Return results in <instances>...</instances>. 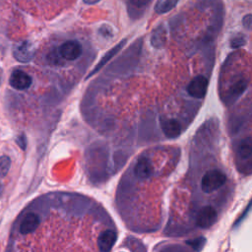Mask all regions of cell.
<instances>
[{"label": "cell", "instance_id": "6da1fadb", "mask_svg": "<svg viewBox=\"0 0 252 252\" xmlns=\"http://www.w3.org/2000/svg\"><path fill=\"white\" fill-rule=\"evenodd\" d=\"M226 181L225 174L219 169H211L207 171L201 180V188L205 193H212L221 187Z\"/></svg>", "mask_w": 252, "mask_h": 252}, {"label": "cell", "instance_id": "7a4b0ae2", "mask_svg": "<svg viewBox=\"0 0 252 252\" xmlns=\"http://www.w3.org/2000/svg\"><path fill=\"white\" fill-rule=\"evenodd\" d=\"M35 54V48L33 44L29 40L21 41L17 44H15L13 48V55L16 60L28 63L32 61V59L34 57Z\"/></svg>", "mask_w": 252, "mask_h": 252}, {"label": "cell", "instance_id": "3957f363", "mask_svg": "<svg viewBox=\"0 0 252 252\" xmlns=\"http://www.w3.org/2000/svg\"><path fill=\"white\" fill-rule=\"evenodd\" d=\"M83 48L78 40H67L63 42L59 47V55L69 61L76 60L82 54Z\"/></svg>", "mask_w": 252, "mask_h": 252}, {"label": "cell", "instance_id": "277c9868", "mask_svg": "<svg viewBox=\"0 0 252 252\" xmlns=\"http://www.w3.org/2000/svg\"><path fill=\"white\" fill-rule=\"evenodd\" d=\"M208 84H209L208 79L205 76L203 75L196 76L188 84L187 93L195 98H202L207 94Z\"/></svg>", "mask_w": 252, "mask_h": 252}, {"label": "cell", "instance_id": "5b68a950", "mask_svg": "<svg viewBox=\"0 0 252 252\" xmlns=\"http://www.w3.org/2000/svg\"><path fill=\"white\" fill-rule=\"evenodd\" d=\"M217 217L218 214L214 207L205 206L199 211L196 218V223L202 228H209L216 222Z\"/></svg>", "mask_w": 252, "mask_h": 252}, {"label": "cell", "instance_id": "8992f818", "mask_svg": "<svg viewBox=\"0 0 252 252\" xmlns=\"http://www.w3.org/2000/svg\"><path fill=\"white\" fill-rule=\"evenodd\" d=\"M9 83L11 87H13L14 89L23 91L31 87L32 83V79L28 73L22 70H15L10 76Z\"/></svg>", "mask_w": 252, "mask_h": 252}, {"label": "cell", "instance_id": "52a82bcc", "mask_svg": "<svg viewBox=\"0 0 252 252\" xmlns=\"http://www.w3.org/2000/svg\"><path fill=\"white\" fill-rule=\"evenodd\" d=\"M117 239V234L113 229H106L102 231L97 238V245L100 251L108 252L114 245Z\"/></svg>", "mask_w": 252, "mask_h": 252}, {"label": "cell", "instance_id": "ba28073f", "mask_svg": "<svg viewBox=\"0 0 252 252\" xmlns=\"http://www.w3.org/2000/svg\"><path fill=\"white\" fill-rule=\"evenodd\" d=\"M160 127L163 134L169 138H177L181 133V126L176 119L168 118V119H161L160 120Z\"/></svg>", "mask_w": 252, "mask_h": 252}, {"label": "cell", "instance_id": "9c48e42d", "mask_svg": "<svg viewBox=\"0 0 252 252\" xmlns=\"http://www.w3.org/2000/svg\"><path fill=\"white\" fill-rule=\"evenodd\" d=\"M153 166L150 159L146 157H141L138 158L134 166V174L140 179H146L152 175Z\"/></svg>", "mask_w": 252, "mask_h": 252}, {"label": "cell", "instance_id": "30bf717a", "mask_svg": "<svg viewBox=\"0 0 252 252\" xmlns=\"http://www.w3.org/2000/svg\"><path fill=\"white\" fill-rule=\"evenodd\" d=\"M167 41V33L163 25H159L155 28L152 32L150 42L153 47L157 49H161L165 46Z\"/></svg>", "mask_w": 252, "mask_h": 252}, {"label": "cell", "instance_id": "8fae6325", "mask_svg": "<svg viewBox=\"0 0 252 252\" xmlns=\"http://www.w3.org/2000/svg\"><path fill=\"white\" fill-rule=\"evenodd\" d=\"M126 42H127V40H126V38H124L123 40H121L120 42H118L116 45H114L111 49H109V50L101 57V59L98 61V63L96 64V66L93 69V71L90 73V75H89L88 77H91V76H93L94 74H95L96 72H98L111 58H113V57L122 49V47L126 44Z\"/></svg>", "mask_w": 252, "mask_h": 252}, {"label": "cell", "instance_id": "7c38bea8", "mask_svg": "<svg viewBox=\"0 0 252 252\" xmlns=\"http://www.w3.org/2000/svg\"><path fill=\"white\" fill-rule=\"evenodd\" d=\"M39 224V218L35 213H28L25 215L20 225V232L28 234L34 231Z\"/></svg>", "mask_w": 252, "mask_h": 252}, {"label": "cell", "instance_id": "4fadbf2b", "mask_svg": "<svg viewBox=\"0 0 252 252\" xmlns=\"http://www.w3.org/2000/svg\"><path fill=\"white\" fill-rule=\"evenodd\" d=\"M248 81L245 78H240L237 81H235L232 86L229 88L227 94H226V99L228 101H234L236 100L247 89Z\"/></svg>", "mask_w": 252, "mask_h": 252}, {"label": "cell", "instance_id": "5bb4252c", "mask_svg": "<svg viewBox=\"0 0 252 252\" xmlns=\"http://www.w3.org/2000/svg\"><path fill=\"white\" fill-rule=\"evenodd\" d=\"M237 155L245 159L252 155V138L245 137L243 138L237 146Z\"/></svg>", "mask_w": 252, "mask_h": 252}, {"label": "cell", "instance_id": "9a60e30c", "mask_svg": "<svg viewBox=\"0 0 252 252\" xmlns=\"http://www.w3.org/2000/svg\"><path fill=\"white\" fill-rule=\"evenodd\" d=\"M179 0H158L156 5H155V12L157 14H165L172 10Z\"/></svg>", "mask_w": 252, "mask_h": 252}, {"label": "cell", "instance_id": "2e32d148", "mask_svg": "<svg viewBox=\"0 0 252 252\" xmlns=\"http://www.w3.org/2000/svg\"><path fill=\"white\" fill-rule=\"evenodd\" d=\"M152 0H128V7L129 10L131 9V14L134 13V11L138 10H144L149 6Z\"/></svg>", "mask_w": 252, "mask_h": 252}, {"label": "cell", "instance_id": "e0dca14e", "mask_svg": "<svg viewBox=\"0 0 252 252\" xmlns=\"http://www.w3.org/2000/svg\"><path fill=\"white\" fill-rule=\"evenodd\" d=\"M11 166L10 158L7 156L0 157V178H3L9 171Z\"/></svg>", "mask_w": 252, "mask_h": 252}, {"label": "cell", "instance_id": "ac0fdd59", "mask_svg": "<svg viewBox=\"0 0 252 252\" xmlns=\"http://www.w3.org/2000/svg\"><path fill=\"white\" fill-rule=\"evenodd\" d=\"M245 44H246V37L242 33H238L230 39V47L231 48H234V49L239 48V47L244 46Z\"/></svg>", "mask_w": 252, "mask_h": 252}, {"label": "cell", "instance_id": "d6986e66", "mask_svg": "<svg viewBox=\"0 0 252 252\" xmlns=\"http://www.w3.org/2000/svg\"><path fill=\"white\" fill-rule=\"evenodd\" d=\"M205 243H206L205 237H198V238L188 241V244L196 251H200L203 248V246L205 245Z\"/></svg>", "mask_w": 252, "mask_h": 252}, {"label": "cell", "instance_id": "ffe728a7", "mask_svg": "<svg viewBox=\"0 0 252 252\" xmlns=\"http://www.w3.org/2000/svg\"><path fill=\"white\" fill-rule=\"evenodd\" d=\"M242 26L247 31H252V14H247L242 18Z\"/></svg>", "mask_w": 252, "mask_h": 252}, {"label": "cell", "instance_id": "44dd1931", "mask_svg": "<svg viewBox=\"0 0 252 252\" xmlns=\"http://www.w3.org/2000/svg\"><path fill=\"white\" fill-rule=\"evenodd\" d=\"M99 33L104 36V37H111L113 35V31L112 29L107 26V25H102L100 28H99Z\"/></svg>", "mask_w": 252, "mask_h": 252}, {"label": "cell", "instance_id": "7402d4cb", "mask_svg": "<svg viewBox=\"0 0 252 252\" xmlns=\"http://www.w3.org/2000/svg\"><path fill=\"white\" fill-rule=\"evenodd\" d=\"M17 143H18V145L23 149V150H25L26 149V137H25V135H21V136H19L18 138H17Z\"/></svg>", "mask_w": 252, "mask_h": 252}, {"label": "cell", "instance_id": "603a6c76", "mask_svg": "<svg viewBox=\"0 0 252 252\" xmlns=\"http://www.w3.org/2000/svg\"><path fill=\"white\" fill-rule=\"evenodd\" d=\"M86 4H89V5H94V4H96V3H98L99 1H101V0H83Z\"/></svg>", "mask_w": 252, "mask_h": 252}, {"label": "cell", "instance_id": "cb8c5ba5", "mask_svg": "<svg viewBox=\"0 0 252 252\" xmlns=\"http://www.w3.org/2000/svg\"><path fill=\"white\" fill-rule=\"evenodd\" d=\"M2 192H3V185L0 183V196H1Z\"/></svg>", "mask_w": 252, "mask_h": 252}]
</instances>
